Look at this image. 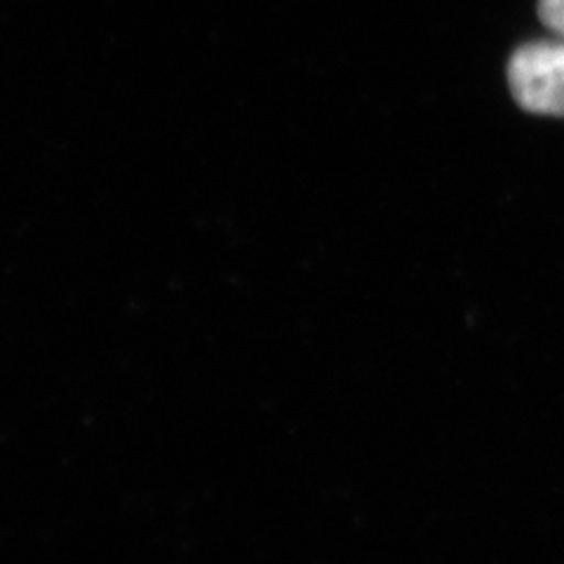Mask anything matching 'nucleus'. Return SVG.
<instances>
[{
	"mask_svg": "<svg viewBox=\"0 0 564 564\" xmlns=\"http://www.w3.org/2000/svg\"><path fill=\"white\" fill-rule=\"evenodd\" d=\"M508 85L524 111L564 118V41H534L516 50Z\"/></svg>",
	"mask_w": 564,
	"mask_h": 564,
	"instance_id": "f257e3e1",
	"label": "nucleus"
},
{
	"mask_svg": "<svg viewBox=\"0 0 564 564\" xmlns=\"http://www.w3.org/2000/svg\"><path fill=\"white\" fill-rule=\"evenodd\" d=\"M539 17L555 39L564 41V0H539Z\"/></svg>",
	"mask_w": 564,
	"mask_h": 564,
	"instance_id": "f03ea898",
	"label": "nucleus"
}]
</instances>
